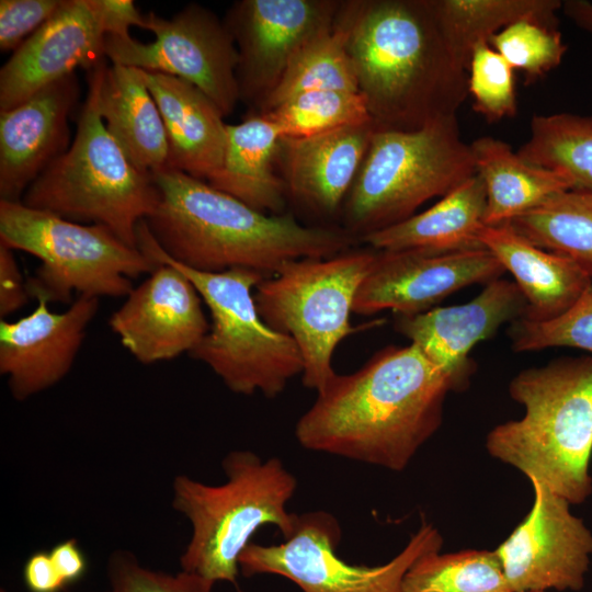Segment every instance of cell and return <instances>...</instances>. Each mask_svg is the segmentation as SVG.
I'll use <instances>...</instances> for the list:
<instances>
[{"label": "cell", "instance_id": "41", "mask_svg": "<svg viewBox=\"0 0 592 592\" xmlns=\"http://www.w3.org/2000/svg\"><path fill=\"white\" fill-rule=\"evenodd\" d=\"M49 555L66 584L78 580L86 571L84 556L73 538L55 545Z\"/></svg>", "mask_w": 592, "mask_h": 592}, {"label": "cell", "instance_id": "39", "mask_svg": "<svg viewBox=\"0 0 592 592\" xmlns=\"http://www.w3.org/2000/svg\"><path fill=\"white\" fill-rule=\"evenodd\" d=\"M30 295L13 249L0 243V316L1 320L27 304Z\"/></svg>", "mask_w": 592, "mask_h": 592}, {"label": "cell", "instance_id": "10", "mask_svg": "<svg viewBox=\"0 0 592 592\" xmlns=\"http://www.w3.org/2000/svg\"><path fill=\"white\" fill-rule=\"evenodd\" d=\"M375 255L376 250L368 247L330 258L293 260L254 288L263 321L296 342L304 361L305 387L318 392L335 376L333 352L356 331L350 315Z\"/></svg>", "mask_w": 592, "mask_h": 592}, {"label": "cell", "instance_id": "12", "mask_svg": "<svg viewBox=\"0 0 592 592\" xmlns=\"http://www.w3.org/2000/svg\"><path fill=\"white\" fill-rule=\"evenodd\" d=\"M144 29L155 35L141 43L127 35H107L105 57L112 64L183 79L206 94L224 116L240 101L238 50L225 22L209 9L191 3L171 19L149 12Z\"/></svg>", "mask_w": 592, "mask_h": 592}, {"label": "cell", "instance_id": "20", "mask_svg": "<svg viewBox=\"0 0 592 592\" xmlns=\"http://www.w3.org/2000/svg\"><path fill=\"white\" fill-rule=\"evenodd\" d=\"M80 98L75 73L0 111V201L21 202L37 177L70 147L69 118Z\"/></svg>", "mask_w": 592, "mask_h": 592}, {"label": "cell", "instance_id": "18", "mask_svg": "<svg viewBox=\"0 0 592 592\" xmlns=\"http://www.w3.org/2000/svg\"><path fill=\"white\" fill-rule=\"evenodd\" d=\"M526 300L515 282L497 278L465 304L428 311L395 315L396 330L408 338L433 364L465 389L474 373L469 358L475 345L491 338L501 326L523 318Z\"/></svg>", "mask_w": 592, "mask_h": 592}, {"label": "cell", "instance_id": "16", "mask_svg": "<svg viewBox=\"0 0 592 592\" xmlns=\"http://www.w3.org/2000/svg\"><path fill=\"white\" fill-rule=\"evenodd\" d=\"M504 272L486 248L444 253L376 250L356 292L353 312L369 316L389 309L395 315L421 314L453 293L488 284Z\"/></svg>", "mask_w": 592, "mask_h": 592}, {"label": "cell", "instance_id": "23", "mask_svg": "<svg viewBox=\"0 0 592 592\" xmlns=\"http://www.w3.org/2000/svg\"><path fill=\"white\" fill-rule=\"evenodd\" d=\"M90 71L96 80L100 115L129 161L149 174L167 168V133L143 69L107 66L104 60Z\"/></svg>", "mask_w": 592, "mask_h": 592}, {"label": "cell", "instance_id": "44", "mask_svg": "<svg viewBox=\"0 0 592 592\" xmlns=\"http://www.w3.org/2000/svg\"><path fill=\"white\" fill-rule=\"evenodd\" d=\"M105 592H111V591L109 590V591H105Z\"/></svg>", "mask_w": 592, "mask_h": 592}, {"label": "cell", "instance_id": "11", "mask_svg": "<svg viewBox=\"0 0 592 592\" xmlns=\"http://www.w3.org/2000/svg\"><path fill=\"white\" fill-rule=\"evenodd\" d=\"M341 538L338 520L326 511L296 514L292 533L277 545L251 543L239 557V572L249 578L277 574L303 592H402V582L422 556L440 551L443 537L423 522L405 548L388 562L350 565L337 555Z\"/></svg>", "mask_w": 592, "mask_h": 592}, {"label": "cell", "instance_id": "40", "mask_svg": "<svg viewBox=\"0 0 592 592\" xmlns=\"http://www.w3.org/2000/svg\"><path fill=\"white\" fill-rule=\"evenodd\" d=\"M23 576L31 592H59L66 585L46 551H36L27 559Z\"/></svg>", "mask_w": 592, "mask_h": 592}, {"label": "cell", "instance_id": "4", "mask_svg": "<svg viewBox=\"0 0 592 592\" xmlns=\"http://www.w3.org/2000/svg\"><path fill=\"white\" fill-rule=\"evenodd\" d=\"M509 394L525 413L488 433V453L570 504L584 502L592 493V355L526 368Z\"/></svg>", "mask_w": 592, "mask_h": 592}, {"label": "cell", "instance_id": "3", "mask_svg": "<svg viewBox=\"0 0 592 592\" xmlns=\"http://www.w3.org/2000/svg\"><path fill=\"white\" fill-rule=\"evenodd\" d=\"M152 178L159 201L147 227L166 255L195 271L242 267L269 277L286 262L330 258L355 241L342 228L306 226L291 214L254 209L178 170L164 168Z\"/></svg>", "mask_w": 592, "mask_h": 592}, {"label": "cell", "instance_id": "28", "mask_svg": "<svg viewBox=\"0 0 592 592\" xmlns=\"http://www.w3.org/2000/svg\"><path fill=\"white\" fill-rule=\"evenodd\" d=\"M449 53L468 72L476 45L509 25L532 20L557 26L560 0H431Z\"/></svg>", "mask_w": 592, "mask_h": 592}, {"label": "cell", "instance_id": "21", "mask_svg": "<svg viewBox=\"0 0 592 592\" xmlns=\"http://www.w3.org/2000/svg\"><path fill=\"white\" fill-rule=\"evenodd\" d=\"M374 130V123H364L282 138L277 161L286 195L318 216L341 213Z\"/></svg>", "mask_w": 592, "mask_h": 592}, {"label": "cell", "instance_id": "36", "mask_svg": "<svg viewBox=\"0 0 592 592\" xmlns=\"http://www.w3.org/2000/svg\"><path fill=\"white\" fill-rule=\"evenodd\" d=\"M514 69L488 42L475 46L468 69V93L474 111L488 122L513 117L517 112Z\"/></svg>", "mask_w": 592, "mask_h": 592}, {"label": "cell", "instance_id": "5", "mask_svg": "<svg viewBox=\"0 0 592 592\" xmlns=\"http://www.w3.org/2000/svg\"><path fill=\"white\" fill-rule=\"evenodd\" d=\"M221 467L227 480L217 486L178 475L172 506L192 525L181 570L235 584L239 557L260 527L276 526L283 538L292 533L296 514L286 506L297 479L280 458L262 459L251 451L228 453Z\"/></svg>", "mask_w": 592, "mask_h": 592}, {"label": "cell", "instance_id": "43", "mask_svg": "<svg viewBox=\"0 0 592 592\" xmlns=\"http://www.w3.org/2000/svg\"><path fill=\"white\" fill-rule=\"evenodd\" d=\"M533 592H545V591H533Z\"/></svg>", "mask_w": 592, "mask_h": 592}, {"label": "cell", "instance_id": "22", "mask_svg": "<svg viewBox=\"0 0 592 592\" xmlns=\"http://www.w3.org/2000/svg\"><path fill=\"white\" fill-rule=\"evenodd\" d=\"M143 75L164 124L167 168L207 181L223 162L225 116L194 84L162 72L143 70Z\"/></svg>", "mask_w": 592, "mask_h": 592}, {"label": "cell", "instance_id": "37", "mask_svg": "<svg viewBox=\"0 0 592 592\" xmlns=\"http://www.w3.org/2000/svg\"><path fill=\"white\" fill-rule=\"evenodd\" d=\"M106 573L111 592H212L216 582L195 573L175 574L144 567L129 550H114Z\"/></svg>", "mask_w": 592, "mask_h": 592}, {"label": "cell", "instance_id": "6", "mask_svg": "<svg viewBox=\"0 0 592 592\" xmlns=\"http://www.w3.org/2000/svg\"><path fill=\"white\" fill-rule=\"evenodd\" d=\"M475 174L474 153L462 139L457 115L415 130L375 128L341 210L342 229L362 240L408 219L426 201Z\"/></svg>", "mask_w": 592, "mask_h": 592}, {"label": "cell", "instance_id": "30", "mask_svg": "<svg viewBox=\"0 0 592 592\" xmlns=\"http://www.w3.org/2000/svg\"><path fill=\"white\" fill-rule=\"evenodd\" d=\"M517 155L566 175L573 187L592 190V112L535 114Z\"/></svg>", "mask_w": 592, "mask_h": 592}, {"label": "cell", "instance_id": "17", "mask_svg": "<svg viewBox=\"0 0 592 592\" xmlns=\"http://www.w3.org/2000/svg\"><path fill=\"white\" fill-rule=\"evenodd\" d=\"M202 297L175 266L159 263L109 319L122 345L141 364L189 353L209 329Z\"/></svg>", "mask_w": 592, "mask_h": 592}, {"label": "cell", "instance_id": "34", "mask_svg": "<svg viewBox=\"0 0 592 592\" xmlns=\"http://www.w3.org/2000/svg\"><path fill=\"white\" fill-rule=\"evenodd\" d=\"M515 70L525 73L526 82H535L557 68L568 49L557 26L522 20L501 30L489 39Z\"/></svg>", "mask_w": 592, "mask_h": 592}, {"label": "cell", "instance_id": "33", "mask_svg": "<svg viewBox=\"0 0 592 592\" xmlns=\"http://www.w3.org/2000/svg\"><path fill=\"white\" fill-rule=\"evenodd\" d=\"M278 127L282 138H301L345 126L373 123L358 91L315 90L295 94L262 113Z\"/></svg>", "mask_w": 592, "mask_h": 592}, {"label": "cell", "instance_id": "9", "mask_svg": "<svg viewBox=\"0 0 592 592\" xmlns=\"http://www.w3.org/2000/svg\"><path fill=\"white\" fill-rule=\"evenodd\" d=\"M0 243L36 257L30 298L71 304L72 295L123 297L158 264L103 225H83L22 202L0 201Z\"/></svg>", "mask_w": 592, "mask_h": 592}, {"label": "cell", "instance_id": "26", "mask_svg": "<svg viewBox=\"0 0 592 592\" xmlns=\"http://www.w3.org/2000/svg\"><path fill=\"white\" fill-rule=\"evenodd\" d=\"M281 140L265 115L250 113L239 124H227L221 166L206 182L254 209L283 214L286 189L275 172Z\"/></svg>", "mask_w": 592, "mask_h": 592}, {"label": "cell", "instance_id": "35", "mask_svg": "<svg viewBox=\"0 0 592 592\" xmlns=\"http://www.w3.org/2000/svg\"><path fill=\"white\" fill-rule=\"evenodd\" d=\"M515 352L572 348L592 355V282L563 314L545 321L520 318L509 328Z\"/></svg>", "mask_w": 592, "mask_h": 592}, {"label": "cell", "instance_id": "25", "mask_svg": "<svg viewBox=\"0 0 592 592\" xmlns=\"http://www.w3.org/2000/svg\"><path fill=\"white\" fill-rule=\"evenodd\" d=\"M486 190L476 173L422 213L361 241L377 251L454 252L483 248Z\"/></svg>", "mask_w": 592, "mask_h": 592}, {"label": "cell", "instance_id": "7", "mask_svg": "<svg viewBox=\"0 0 592 592\" xmlns=\"http://www.w3.org/2000/svg\"><path fill=\"white\" fill-rule=\"evenodd\" d=\"M88 86L70 147L37 177L21 202L76 223L103 225L138 248L137 227L155 210L159 191L152 174L139 171L107 130L92 71Z\"/></svg>", "mask_w": 592, "mask_h": 592}, {"label": "cell", "instance_id": "42", "mask_svg": "<svg viewBox=\"0 0 592 592\" xmlns=\"http://www.w3.org/2000/svg\"><path fill=\"white\" fill-rule=\"evenodd\" d=\"M561 10L578 27L592 33L591 0H566L562 1Z\"/></svg>", "mask_w": 592, "mask_h": 592}, {"label": "cell", "instance_id": "24", "mask_svg": "<svg viewBox=\"0 0 592 592\" xmlns=\"http://www.w3.org/2000/svg\"><path fill=\"white\" fill-rule=\"evenodd\" d=\"M479 241L513 275L526 300L523 318L528 320L545 321L563 314L591 284L570 259L531 243L508 224L485 226Z\"/></svg>", "mask_w": 592, "mask_h": 592}, {"label": "cell", "instance_id": "1", "mask_svg": "<svg viewBox=\"0 0 592 592\" xmlns=\"http://www.w3.org/2000/svg\"><path fill=\"white\" fill-rule=\"evenodd\" d=\"M457 391L414 344L390 345L361 368L335 376L298 419L306 449L403 470L439 430L444 401Z\"/></svg>", "mask_w": 592, "mask_h": 592}, {"label": "cell", "instance_id": "2", "mask_svg": "<svg viewBox=\"0 0 592 592\" xmlns=\"http://www.w3.org/2000/svg\"><path fill=\"white\" fill-rule=\"evenodd\" d=\"M338 20L375 128L415 130L456 115L468 75L453 59L431 0L342 1Z\"/></svg>", "mask_w": 592, "mask_h": 592}, {"label": "cell", "instance_id": "38", "mask_svg": "<svg viewBox=\"0 0 592 592\" xmlns=\"http://www.w3.org/2000/svg\"><path fill=\"white\" fill-rule=\"evenodd\" d=\"M62 0H1L0 50L15 52L60 8Z\"/></svg>", "mask_w": 592, "mask_h": 592}, {"label": "cell", "instance_id": "31", "mask_svg": "<svg viewBox=\"0 0 592 592\" xmlns=\"http://www.w3.org/2000/svg\"><path fill=\"white\" fill-rule=\"evenodd\" d=\"M315 90L358 91L346 48V33L338 15L331 27L300 49L275 89L251 113H265L295 94Z\"/></svg>", "mask_w": 592, "mask_h": 592}, {"label": "cell", "instance_id": "19", "mask_svg": "<svg viewBox=\"0 0 592 592\" xmlns=\"http://www.w3.org/2000/svg\"><path fill=\"white\" fill-rule=\"evenodd\" d=\"M98 308L94 297L78 296L61 312L37 300L30 315L1 320L0 373L14 399L24 401L68 374Z\"/></svg>", "mask_w": 592, "mask_h": 592}, {"label": "cell", "instance_id": "27", "mask_svg": "<svg viewBox=\"0 0 592 592\" xmlns=\"http://www.w3.org/2000/svg\"><path fill=\"white\" fill-rule=\"evenodd\" d=\"M476 173L486 190V226H499L573 187L562 173L528 163L511 146L491 136L470 144Z\"/></svg>", "mask_w": 592, "mask_h": 592}, {"label": "cell", "instance_id": "8", "mask_svg": "<svg viewBox=\"0 0 592 592\" xmlns=\"http://www.w3.org/2000/svg\"><path fill=\"white\" fill-rule=\"evenodd\" d=\"M137 244L150 260L172 264L195 286L212 322L190 356L206 364L232 392L275 398L303 374L296 342L269 327L257 309L252 289L266 276L242 267L208 273L183 266L164 254L145 220L137 227Z\"/></svg>", "mask_w": 592, "mask_h": 592}, {"label": "cell", "instance_id": "29", "mask_svg": "<svg viewBox=\"0 0 592 592\" xmlns=\"http://www.w3.org/2000/svg\"><path fill=\"white\" fill-rule=\"evenodd\" d=\"M506 224L531 243L570 259L592 282V190L562 191Z\"/></svg>", "mask_w": 592, "mask_h": 592}, {"label": "cell", "instance_id": "13", "mask_svg": "<svg viewBox=\"0 0 592 592\" xmlns=\"http://www.w3.org/2000/svg\"><path fill=\"white\" fill-rule=\"evenodd\" d=\"M132 0H62L55 14L32 34L0 69V111L25 101L78 67L89 71L104 61L107 35L144 27Z\"/></svg>", "mask_w": 592, "mask_h": 592}, {"label": "cell", "instance_id": "14", "mask_svg": "<svg viewBox=\"0 0 592 592\" xmlns=\"http://www.w3.org/2000/svg\"><path fill=\"white\" fill-rule=\"evenodd\" d=\"M342 1L240 0L225 23L238 50L240 101L255 112L292 60L315 36L334 24Z\"/></svg>", "mask_w": 592, "mask_h": 592}, {"label": "cell", "instance_id": "32", "mask_svg": "<svg viewBox=\"0 0 592 592\" xmlns=\"http://www.w3.org/2000/svg\"><path fill=\"white\" fill-rule=\"evenodd\" d=\"M402 592H513L494 550L429 553L408 570Z\"/></svg>", "mask_w": 592, "mask_h": 592}, {"label": "cell", "instance_id": "15", "mask_svg": "<svg viewBox=\"0 0 592 592\" xmlns=\"http://www.w3.org/2000/svg\"><path fill=\"white\" fill-rule=\"evenodd\" d=\"M534 503L526 517L494 549L513 592L579 591L592 556V532L570 503L530 480Z\"/></svg>", "mask_w": 592, "mask_h": 592}]
</instances>
